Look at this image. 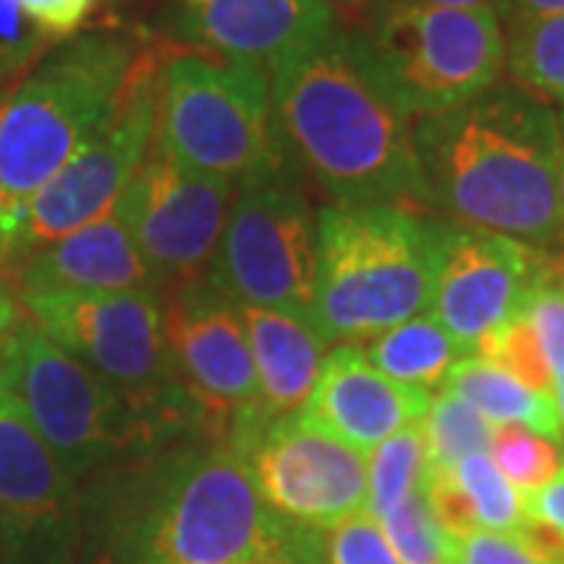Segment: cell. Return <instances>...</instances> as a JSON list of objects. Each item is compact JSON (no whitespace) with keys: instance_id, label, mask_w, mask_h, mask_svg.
I'll return each instance as SVG.
<instances>
[{"instance_id":"cell-1","label":"cell","mask_w":564,"mask_h":564,"mask_svg":"<svg viewBox=\"0 0 564 564\" xmlns=\"http://www.w3.org/2000/svg\"><path fill=\"white\" fill-rule=\"evenodd\" d=\"M323 536L273 514L242 455L198 433L82 484L76 564H323Z\"/></svg>"},{"instance_id":"cell-2","label":"cell","mask_w":564,"mask_h":564,"mask_svg":"<svg viewBox=\"0 0 564 564\" xmlns=\"http://www.w3.org/2000/svg\"><path fill=\"white\" fill-rule=\"evenodd\" d=\"M423 207L436 217L562 254L558 110L518 82L414 120Z\"/></svg>"},{"instance_id":"cell-3","label":"cell","mask_w":564,"mask_h":564,"mask_svg":"<svg viewBox=\"0 0 564 564\" xmlns=\"http://www.w3.org/2000/svg\"><path fill=\"white\" fill-rule=\"evenodd\" d=\"M270 95L285 154L333 202L423 207L414 120L380 79L361 32L336 25L329 39L276 63Z\"/></svg>"},{"instance_id":"cell-4","label":"cell","mask_w":564,"mask_h":564,"mask_svg":"<svg viewBox=\"0 0 564 564\" xmlns=\"http://www.w3.org/2000/svg\"><path fill=\"white\" fill-rule=\"evenodd\" d=\"M141 47L113 32L57 41L0 98V270H13L29 204L110 120Z\"/></svg>"},{"instance_id":"cell-5","label":"cell","mask_w":564,"mask_h":564,"mask_svg":"<svg viewBox=\"0 0 564 564\" xmlns=\"http://www.w3.org/2000/svg\"><path fill=\"white\" fill-rule=\"evenodd\" d=\"M452 223L414 204H329L317 214L314 323L361 345L430 311Z\"/></svg>"},{"instance_id":"cell-6","label":"cell","mask_w":564,"mask_h":564,"mask_svg":"<svg viewBox=\"0 0 564 564\" xmlns=\"http://www.w3.org/2000/svg\"><path fill=\"white\" fill-rule=\"evenodd\" d=\"M22 314L79 358L139 411L161 445L204 430L202 411L182 389L166 348L163 295L126 292H25Z\"/></svg>"},{"instance_id":"cell-7","label":"cell","mask_w":564,"mask_h":564,"mask_svg":"<svg viewBox=\"0 0 564 564\" xmlns=\"http://www.w3.org/2000/svg\"><path fill=\"white\" fill-rule=\"evenodd\" d=\"M0 389L79 486L104 467L161 445L113 386L25 314L0 339Z\"/></svg>"},{"instance_id":"cell-8","label":"cell","mask_w":564,"mask_h":564,"mask_svg":"<svg viewBox=\"0 0 564 564\" xmlns=\"http://www.w3.org/2000/svg\"><path fill=\"white\" fill-rule=\"evenodd\" d=\"M154 135L180 163L236 185L285 158L270 73L195 51L161 61Z\"/></svg>"},{"instance_id":"cell-9","label":"cell","mask_w":564,"mask_h":564,"mask_svg":"<svg viewBox=\"0 0 564 564\" xmlns=\"http://www.w3.org/2000/svg\"><path fill=\"white\" fill-rule=\"evenodd\" d=\"M285 154L236 185L207 280L239 307L314 321L317 214Z\"/></svg>"},{"instance_id":"cell-10","label":"cell","mask_w":564,"mask_h":564,"mask_svg":"<svg viewBox=\"0 0 564 564\" xmlns=\"http://www.w3.org/2000/svg\"><path fill=\"white\" fill-rule=\"evenodd\" d=\"M364 47L411 120L489 91L505 73V22L492 10L377 3Z\"/></svg>"},{"instance_id":"cell-11","label":"cell","mask_w":564,"mask_h":564,"mask_svg":"<svg viewBox=\"0 0 564 564\" xmlns=\"http://www.w3.org/2000/svg\"><path fill=\"white\" fill-rule=\"evenodd\" d=\"M161 61L163 54L158 51H139L110 120L32 198L13 270L39 248L57 242L117 207L154 141Z\"/></svg>"},{"instance_id":"cell-12","label":"cell","mask_w":564,"mask_h":564,"mask_svg":"<svg viewBox=\"0 0 564 564\" xmlns=\"http://www.w3.org/2000/svg\"><path fill=\"white\" fill-rule=\"evenodd\" d=\"M226 443L242 455L261 499L285 524L329 533L367 511V455L302 414L248 417L226 433Z\"/></svg>"},{"instance_id":"cell-13","label":"cell","mask_w":564,"mask_h":564,"mask_svg":"<svg viewBox=\"0 0 564 564\" xmlns=\"http://www.w3.org/2000/svg\"><path fill=\"white\" fill-rule=\"evenodd\" d=\"M232 195L236 182L185 166L154 135L117 210L161 295L176 282L207 276Z\"/></svg>"},{"instance_id":"cell-14","label":"cell","mask_w":564,"mask_h":564,"mask_svg":"<svg viewBox=\"0 0 564 564\" xmlns=\"http://www.w3.org/2000/svg\"><path fill=\"white\" fill-rule=\"evenodd\" d=\"M163 329L176 377L202 411L207 436L226 440L236 423L261 417L258 370L239 304L207 276L176 282L163 292Z\"/></svg>"},{"instance_id":"cell-15","label":"cell","mask_w":564,"mask_h":564,"mask_svg":"<svg viewBox=\"0 0 564 564\" xmlns=\"http://www.w3.org/2000/svg\"><path fill=\"white\" fill-rule=\"evenodd\" d=\"M82 486L0 389V564H76Z\"/></svg>"},{"instance_id":"cell-16","label":"cell","mask_w":564,"mask_h":564,"mask_svg":"<svg viewBox=\"0 0 564 564\" xmlns=\"http://www.w3.org/2000/svg\"><path fill=\"white\" fill-rule=\"evenodd\" d=\"M549 267L552 254L452 223L430 311L470 358L489 336L524 314Z\"/></svg>"},{"instance_id":"cell-17","label":"cell","mask_w":564,"mask_h":564,"mask_svg":"<svg viewBox=\"0 0 564 564\" xmlns=\"http://www.w3.org/2000/svg\"><path fill=\"white\" fill-rule=\"evenodd\" d=\"M433 392L404 386L367 361L361 345L329 348L321 377L299 411L304 421L348 448L370 455L399 430L426 417Z\"/></svg>"},{"instance_id":"cell-18","label":"cell","mask_w":564,"mask_h":564,"mask_svg":"<svg viewBox=\"0 0 564 564\" xmlns=\"http://www.w3.org/2000/svg\"><path fill=\"white\" fill-rule=\"evenodd\" d=\"M188 29L220 57L263 66L267 73L292 54L336 32L329 0H204Z\"/></svg>"},{"instance_id":"cell-19","label":"cell","mask_w":564,"mask_h":564,"mask_svg":"<svg viewBox=\"0 0 564 564\" xmlns=\"http://www.w3.org/2000/svg\"><path fill=\"white\" fill-rule=\"evenodd\" d=\"M25 292H126L158 289L122 214L113 207L95 223L44 245L10 273ZM161 292V289H158Z\"/></svg>"},{"instance_id":"cell-20","label":"cell","mask_w":564,"mask_h":564,"mask_svg":"<svg viewBox=\"0 0 564 564\" xmlns=\"http://www.w3.org/2000/svg\"><path fill=\"white\" fill-rule=\"evenodd\" d=\"M242 321L258 370L263 417L299 414L321 377L329 339L317 323L299 314L242 307Z\"/></svg>"},{"instance_id":"cell-21","label":"cell","mask_w":564,"mask_h":564,"mask_svg":"<svg viewBox=\"0 0 564 564\" xmlns=\"http://www.w3.org/2000/svg\"><path fill=\"white\" fill-rule=\"evenodd\" d=\"M426 496L448 533H530L524 496L508 484L489 452H474L430 474Z\"/></svg>"},{"instance_id":"cell-22","label":"cell","mask_w":564,"mask_h":564,"mask_svg":"<svg viewBox=\"0 0 564 564\" xmlns=\"http://www.w3.org/2000/svg\"><path fill=\"white\" fill-rule=\"evenodd\" d=\"M443 389L474 404L492 426L514 423V426H527L533 433H543L549 440L562 443V426H558L552 395L527 386L499 364L474 358V355L462 358L448 370Z\"/></svg>"},{"instance_id":"cell-23","label":"cell","mask_w":564,"mask_h":564,"mask_svg":"<svg viewBox=\"0 0 564 564\" xmlns=\"http://www.w3.org/2000/svg\"><path fill=\"white\" fill-rule=\"evenodd\" d=\"M361 351L386 377L426 392L443 389L448 370L467 358L433 311H423L417 317H408L370 336L361 343Z\"/></svg>"},{"instance_id":"cell-24","label":"cell","mask_w":564,"mask_h":564,"mask_svg":"<svg viewBox=\"0 0 564 564\" xmlns=\"http://www.w3.org/2000/svg\"><path fill=\"white\" fill-rule=\"evenodd\" d=\"M505 73L564 110V13L505 22Z\"/></svg>"},{"instance_id":"cell-25","label":"cell","mask_w":564,"mask_h":564,"mask_svg":"<svg viewBox=\"0 0 564 564\" xmlns=\"http://www.w3.org/2000/svg\"><path fill=\"white\" fill-rule=\"evenodd\" d=\"M430 462L421 423H411L367 455V514L386 518L404 499L426 489Z\"/></svg>"},{"instance_id":"cell-26","label":"cell","mask_w":564,"mask_h":564,"mask_svg":"<svg viewBox=\"0 0 564 564\" xmlns=\"http://www.w3.org/2000/svg\"><path fill=\"white\" fill-rule=\"evenodd\" d=\"M421 426L423 440H426L430 474L448 470L452 464L474 455V452H489L492 430H496L474 404H467L462 395H455L448 389L433 392Z\"/></svg>"},{"instance_id":"cell-27","label":"cell","mask_w":564,"mask_h":564,"mask_svg":"<svg viewBox=\"0 0 564 564\" xmlns=\"http://www.w3.org/2000/svg\"><path fill=\"white\" fill-rule=\"evenodd\" d=\"M489 458L502 470V477L521 496L536 492L564 467V445L549 440L543 433H533L527 426L502 423L492 430Z\"/></svg>"},{"instance_id":"cell-28","label":"cell","mask_w":564,"mask_h":564,"mask_svg":"<svg viewBox=\"0 0 564 564\" xmlns=\"http://www.w3.org/2000/svg\"><path fill=\"white\" fill-rule=\"evenodd\" d=\"M386 540L402 564H445L448 562V530L440 524L426 489L404 499L380 518Z\"/></svg>"},{"instance_id":"cell-29","label":"cell","mask_w":564,"mask_h":564,"mask_svg":"<svg viewBox=\"0 0 564 564\" xmlns=\"http://www.w3.org/2000/svg\"><path fill=\"white\" fill-rule=\"evenodd\" d=\"M445 564H564V549L545 533H452Z\"/></svg>"},{"instance_id":"cell-30","label":"cell","mask_w":564,"mask_h":564,"mask_svg":"<svg viewBox=\"0 0 564 564\" xmlns=\"http://www.w3.org/2000/svg\"><path fill=\"white\" fill-rule=\"evenodd\" d=\"M474 358H486V361L499 364L508 373H514L518 380H524L527 386L552 395V367L545 361L543 345H540L524 314L518 321L508 323L505 329H499L496 336H489L477 348Z\"/></svg>"},{"instance_id":"cell-31","label":"cell","mask_w":564,"mask_h":564,"mask_svg":"<svg viewBox=\"0 0 564 564\" xmlns=\"http://www.w3.org/2000/svg\"><path fill=\"white\" fill-rule=\"evenodd\" d=\"M54 41L20 10L17 0H0V98L44 57Z\"/></svg>"},{"instance_id":"cell-32","label":"cell","mask_w":564,"mask_h":564,"mask_svg":"<svg viewBox=\"0 0 564 564\" xmlns=\"http://www.w3.org/2000/svg\"><path fill=\"white\" fill-rule=\"evenodd\" d=\"M323 564H402L373 514L358 511L323 536Z\"/></svg>"},{"instance_id":"cell-33","label":"cell","mask_w":564,"mask_h":564,"mask_svg":"<svg viewBox=\"0 0 564 564\" xmlns=\"http://www.w3.org/2000/svg\"><path fill=\"white\" fill-rule=\"evenodd\" d=\"M524 317L543 345L545 361L555 370L564 361V292L552 276L536 285V292L527 302Z\"/></svg>"},{"instance_id":"cell-34","label":"cell","mask_w":564,"mask_h":564,"mask_svg":"<svg viewBox=\"0 0 564 564\" xmlns=\"http://www.w3.org/2000/svg\"><path fill=\"white\" fill-rule=\"evenodd\" d=\"M17 3L51 41L73 39L95 7V0H17Z\"/></svg>"},{"instance_id":"cell-35","label":"cell","mask_w":564,"mask_h":564,"mask_svg":"<svg viewBox=\"0 0 564 564\" xmlns=\"http://www.w3.org/2000/svg\"><path fill=\"white\" fill-rule=\"evenodd\" d=\"M524 505L530 524L564 549V467L536 492L524 496Z\"/></svg>"},{"instance_id":"cell-36","label":"cell","mask_w":564,"mask_h":564,"mask_svg":"<svg viewBox=\"0 0 564 564\" xmlns=\"http://www.w3.org/2000/svg\"><path fill=\"white\" fill-rule=\"evenodd\" d=\"M564 0H505V22L527 17H562Z\"/></svg>"},{"instance_id":"cell-37","label":"cell","mask_w":564,"mask_h":564,"mask_svg":"<svg viewBox=\"0 0 564 564\" xmlns=\"http://www.w3.org/2000/svg\"><path fill=\"white\" fill-rule=\"evenodd\" d=\"M22 317V304L17 289H13V280L7 270H0V339L7 336V329Z\"/></svg>"},{"instance_id":"cell-38","label":"cell","mask_w":564,"mask_h":564,"mask_svg":"<svg viewBox=\"0 0 564 564\" xmlns=\"http://www.w3.org/2000/svg\"><path fill=\"white\" fill-rule=\"evenodd\" d=\"M380 3H411V7H452V10H492L505 22V0H380Z\"/></svg>"},{"instance_id":"cell-39","label":"cell","mask_w":564,"mask_h":564,"mask_svg":"<svg viewBox=\"0 0 564 564\" xmlns=\"http://www.w3.org/2000/svg\"><path fill=\"white\" fill-rule=\"evenodd\" d=\"M552 402H555V414H558V426H562V445H564V361L552 370Z\"/></svg>"},{"instance_id":"cell-40","label":"cell","mask_w":564,"mask_h":564,"mask_svg":"<svg viewBox=\"0 0 564 564\" xmlns=\"http://www.w3.org/2000/svg\"><path fill=\"white\" fill-rule=\"evenodd\" d=\"M558 202H562V251H564V110H558Z\"/></svg>"},{"instance_id":"cell-41","label":"cell","mask_w":564,"mask_h":564,"mask_svg":"<svg viewBox=\"0 0 564 564\" xmlns=\"http://www.w3.org/2000/svg\"><path fill=\"white\" fill-rule=\"evenodd\" d=\"M377 7L380 0H329V7L333 10H345V13H355V10H364V7Z\"/></svg>"},{"instance_id":"cell-42","label":"cell","mask_w":564,"mask_h":564,"mask_svg":"<svg viewBox=\"0 0 564 564\" xmlns=\"http://www.w3.org/2000/svg\"><path fill=\"white\" fill-rule=\"evenodd\" d=\"M549 276L558 282V289L564 292V251H562V254H552V267H549Z\"/></svg>"},{"instance_id":"cell-43","label":"cell","mask_w":564,"mask_h":564,"mask_svg":"<svg viewBox=\"0 0 564 564\" xmlns=\"http://www.w3.org/2000/svg\"><path fill=\"white\" fill-rule=\"evenodd\" d=\"M192 3H204V0H192Z\"/></svg>"}]
</instances>
